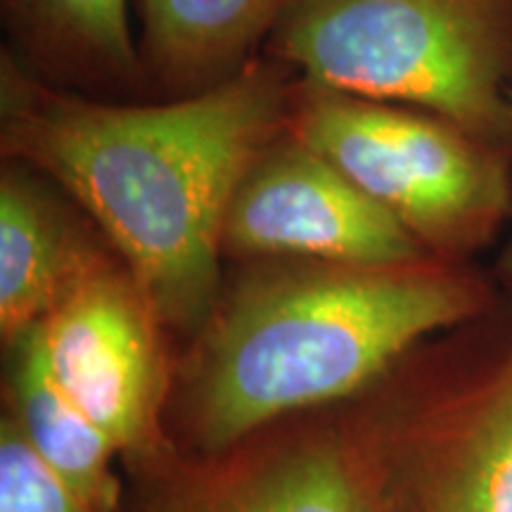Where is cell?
<instances>
[{
	"label": "cell",
	"mask_w": 512,
	"mask_h": 512,
	"mask_svg": "<svg viewBox=\"0 0 512 512\" xmlns=\"http://www.w3.org/2000/svg\"><path fill=\"white\" fill-rule=\"evenodd\" d=\"M294 95L252 62L209 91L110 105L55 91L8 55L0 74L5 157L64 190L155 306L192 337L221 294L223 219L247 169L290 128Z\"/></svg>",
	"instance_id": "cell-1"
},
{
	"label": "cell",
	"mask_w": 512,
	"mask_h": 512,
	"mask_svg": "<svg viewBox=\"0 0 512 512\" xmlns=\"http://www.w3.org/2000/svg\"><path fill=\"white\" fill-rule=\"evenodd\" d=\"M489 280L465 261H259L221 287L176 363L171 437L216 456L252 434L368 394L434 337L482 323Z\"/></svg>",
	"instance_id": "cell-2"
},
{
	"label": "cell",
	"mask_w": 512,
	"mask_h": 512,
	"mask_svg": "<svg viewBox=\"0 0 512 512\" xmlns=\"http://www.w3.org/2000/svg\"><path fill=\"white\" fill-rule=\"evenodd\" d=\"M271 38L304 88L418 107L510 147L512 0H287Z\"/></svg>",
	"instance_id": "cell-3"
},
{
	"label": "cell",
	"mask_w": 512,
	"mask_h": 512,
	"mask_svg": "<svg viewBox=\"0 0 512 512\" xmlns=\"http://www.w3.org/2000/svg\"><path fill=\"white\" fill-rule=\"evenodd\" d=\"M290 133L437 259L467 264L508 233L512 150L439 114L304 88L294 95Z\"/></svg>",
	"instance_id": "cell-4"
},
{
	"label": "cell",
	"mask_w": 512,
	"mask_h": 512,
	"mask_svg": "<svg viewBox=\"0 0 512 512\" xmlns=\"http://www.w3.org/2000/svg\"><path fill=\"white\" fill-rule=\"evenodd\" d=\"M408 361L358 408L389 512H512V332Z\"/></svg>",
	"instance_id": "cell-5"
},
{
	"label": "cell",
	"mask_w": 512,
	"mask_h": 512,
	"mask_svg": "<svg viewBox=\"0 0 512 512\" xmlns=\"http://www.w3.org/2000/svg\"><path fill=\"white\" fill-rule=\"evenodd\" d=\"M50 373L117 444L124 463L155 479L181 460L169 430L176 363L143 287L107 254L34 325Z\"/></svg>",
	"instance_id": "cell-6"
},
{
	"label": "cell",
	"mask_w": 512,
	"mask_h": 512,
	"mask_svg": "<svg viewBox=\"0 0 512 512\" xmlns=\"http://www.w3.org/2000/svg\"><path fill=\"white\" fill-rule=\"evenodd\" d=\"M150 482L143 512H389L358 411L297 415Z\"/></svg>",
	"instance_id": "cell-7"
},
{
	"label": "cell",
	"mask_w": 512,
	"mask_h": 512,
	"mask_svg": "<svg viewBox=\"0 0 512 512\" xmlns=\"http://www.w3.org/2000/svg\"><path fill=\"white\" fill-rule=\"evenodd\" d=\"M221 245L233 259L373 268L432 256L290 128L242 176L226 209Z\"/></svg>",
	"instance_id": "cell-8"
},
{
	"label": "cell",
	"mask_w": 512,
	"mask_h": 512,
	"mask_svg": "<svg viewBox=\"0 0 512 512\" xmlns=\"http://www.w3.org/2000/svg\"><path fill=\"white\" fill-rule=\"evenodd\" d=\"M48 178L10 162L0 176V335L34 328L98 261L112 254Z\"/></svg>",
	"instance_id": "cell-9"
},
{
	"label": "cell",
	"mask_w": 512,
	"mask_h": 512,
	"mask_svg": "<svg viewBox=\"0 0 512 512\" xmlns=\"http://www.w3.org/2000/svg\"><path fill=\"white\" fill-rule=\"evenodd\" d=\"M287 0H140V67L174 98L221 86L252 64Z\"/></svg>",
	"instance_id": "cell-10"
},
{
	"label": "cell",
	"mask_w": 512,
	"mask_h": 512,
	"mask_svg": "<svg viewBox=\"0 0 512 512\" xmlns=\"http://www.w3.org/2000/svg\"><path fill=\"white\" fill-rule=\"evenodd\" d=\"M5 399L12 418L38 456L86 501L93 512H121L119 448L50 373L36 330L5 344Z\"/></svg>",
	"instance_id": "cell-11"
},
{
	"label": "cell",
	"mask_w": 512,
	"mask_h": 512,
	"mask_svg": "<svg viewBox=\"0 0 512 512\" xmlns=\"http://www.w3.org/2000/svg\"><path fill=\"white\" fill-rule=\"evenodd\" d=\"M12 24L43 55L86 74L143 72L126 0H3Z\"/></svg>",
	"instance_id": "cell-12"
},
{
	"label": "cell",
	"mask_w": 512,
	"mask_h": 512,
	"mask_svg": "<svg viewBox=\"0 0 512 512\" xmlns=\"http://www.w3.org/2000/svg\"><path fill=\"white\" fill-rule=\"evenodd\" d=\"M0 512H93L38 456L8 411L0 420Z\"/></svg>",
	"instance_id": "cell-13"
},
{
	"label": "cell",
	"mask_w": 512,
	"mask_h": 512,
	"mask_svg": "<svg viewBox=\"0 0 512 512\" xmlns=\"http://www.w3.org/2000/svg\"><path fill=\"white\" fill-rule=\"evenodd\" d=\"M510 150H512V91H510ZM498 271H501L503 283L512 290V216H510L508 233H505L501 259H498Z\"/></svg>",
	"instance_id": "cell-14"
}]
</instances>
